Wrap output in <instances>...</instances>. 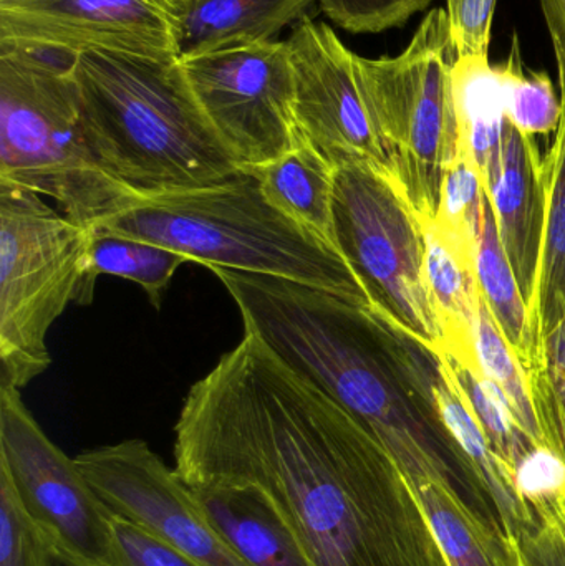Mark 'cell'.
<instances>
[{"label":"cell","mask_w":565,"mask_h":566,"mask_svg":"<svg viewBox=\"0 0 565 566\" xmlns=\"http://www.w3.org/2000/svg\"><path fill=\"white\" fill-rule=\"evenodd\" d=\"M175 471L258 499L314 566H451L380 439L251 333L189 389Z\"/></svg>","instance_id":"obj_1"},{"label":"cell","mask_w":565,"mask_h":566,"mask_svg":"<svg viewBox=\"0 0 565 566\" xmlns=\"http://www.w3.org/2000/svg\"><path fill=\"white\" fill-rule=\"evenodd\" d=\"M211 271L238 305L244 333L374 432L415 488L453 484L498 522L447 436L405 389L372 308L284 279Z\"/></svg>","instance_id":"obj_2"},{"label":"cell","mask_w":565,"mask_h":566,"mask_svg":"<svg viewBox=\"0 0 565 566\" xmlns=\"http://www.w3.org/2000/svg\"><path fill=\"white\" fill-rule=\"evenodd\" d=\"M86 135L100 165L139 198L218 185L241 171L178 59L73 55Z\"/></svg>","instance_id":"obj_3"},{"label":"cell","mask_w":565,"mask_h":566,"mask_svg":"<svg viewBox=\"0 0 565 566\" xmlns=\"http://www.w3.org/2000/svg\"><path fill=\"white\" fill-rule=\"evenodd\" d=\"M95 229L161 245L208 269L284 279L374 308L345 259L279 211L245 169L208 188L139 199Z\"/></svg>","instance_id":"obj_4"},{"label":"cell","mask_w":565,"mask_h":566,"mask_svg":"<svg viewBox=\"0 0 565 566\" xmlns=\"http://www.w3.org/2000/svg\"><path fill=\"white\" fill-rule=\"evenodd\" d=\"M72 60L0 46V181L46 196L65 218L95 229L143 198L100 165Z\"/></svg>","instance_id":"obj_5"},{"label":"cell","mask_w":565,"mask_h":566,"mask_svg":"<svg viewBox=\"0 0 565 566\" xmlns=\"http://www.w3.org/2000/svg\"><path fill=\"white\" fill-rule=\"evenodd\" d=\"M458 59L443 7L427 12L398 55L355 56L390 153L391 176L423 228L437 218L444 172L460 156L453 86Z\"/></svg>","instance_id":"obj_6"},{"label":"cell","mask_w":565,"mask_h":566,"mask_svg":"<svg viewBox=\"0 0 565 566\" xmlns=\"http://www.w3.org/2000/svg\"><path fill=\"white\" fill-rule=\"evenodd\" d=\"M90 239L42 196L0 181V385L23 388L49 368L46 335L75 302Z\"/></svg>","instance_id":"obj_7"},{"label":"cell","mask_w":565,"mask_h":566,"mask_svg":"<svg viewBox=\"0 0 565 566\" xmlns=\"http://www.w3.org/2000/svg\"><path fill=\"white\" fill-rule=\"evenodd\" d=\"M335 245L370 296L374 308L397 319L431 349L443 333L425 274V229L387 169H337Z\"/></svg>","instance_id":"obj_8"},{"label":"cell","mask_w":565,"mask_h":566,"mask_svg":"<svg viewBox=\"0 0 565 566\" xmlns=\"http://www.w3.org/2000/svg\"><path fill=\"white\" fill-rule=\"evenodd\" d=\"M179 62L192 95L239 168L274 161L297 145L287 42L249 43Z\"/></svg>","instance_id":"obj_9"},{"label":"cell","mask_w":565,"mask_h":566,"mask_svg":"<svg viewBox=\"0 0 565 566\" xmlns=\"http://www.w3.org/2000/svg\"><path fill=\"white\" fill-rule=\"evenodd\" d=\"M0 469L53 547L86 566L108 562L112 512L90 488L75 459L40 428L20 389L6 385H0Z\"/></svg>","instance_id":"obj_10"},{"label":"cell","mask_w":565,"mask_h":566,"mask_svg":"<svg viewBox=\"0 0 565 566\" xmlns=\"http://www.w3.org/2000/svg\"><path fill=\"white\" fill-rule=\"evenodd\" d=\"M76 464L116 517L201 566L249 565L209 524L195 492L142 439L90 449Z\"/></svg>","instance_id":"obj_11"},{"label":"cell","mask_w":565,"mask_h":566,"mask_svg":"<svg viewBox=\"0 0 565 566\" xmlns=\"http://www.w3.org/2000/svg\"><path fill=\"white\" fill-rule=\"evenodd\" d=\"M299 135L335 169L370 165L391 172V158L358 78L355 56L335 30L304 17L287 40Z\"/></svg>","instance_id":"obj_12"},{"label":"cell","mask_w":565,"mask_h":566,"mask_svg":"<svg viewBox=\"0 0 565 566\" xmlns=\"http://www.w3.org/2000/svg\"><path fill=\"white\" fill-rule=\"evenodd\" d=\"M0 46L178 59L172 0H7Z\"/></svg>","instance_id":"obj_13"},{"label":"cell","mask_w":565,"mask_h":566,"mask_svg":"<svg viewBox=\"0 0 565 566\" xmlns=\"http://www.w3.org/2000/svg\"><path fill=\"white\" fill-rule=\"evenodd\" d=\"M496 219L498 234L530 305L543 248L546 198L543 155L536 138L504 123L500 168L486 189Z\"/></svg>","instance_id":"obj_14"},{"label":"cell","mask_w":565,"mask_h":566,"mask_svg":"<svg viewBox=\"0 0 565 566\" xmlns=\"http://www.w3.org/2000/svg\"><path fill=\"white\" fill-rule=\"evenodd\" d=\"M314 0H172L178 60L271 42L307 17Z\"/></svg>","instance_id":"obj_15"},{"label":"cell","mask_w":565,"mask_h":566,"mask_svg":"<svg viewBox=\"0 0 565 566\" xmlns=\"http://www.w3.org/2000/svg\"><path fill=\"white\" fill-rule=\"evenodd\" d=\"M244 169L255 176L265 198L279 211L337 251L334 224L337 169L302 136L281 158Z\"/></svg>","instance_id":"obj_16"},{"label":"cell","mask_w":565,"mask_h":566,"mask_svg":"<svg viewBox=\"0 0 565 566\" xmlns=\"http://www.w3.org/2000/svg\"><path fill=\"white\" fill-rule=\"evenodd\" d=\"M415 489L451 566H520L516 541L453 484Z\"/></svg>","instance_id":"obj_17"},{"label":"cell","mask_w":565,"mask_h":566,"mask_svg":"<svg viewBox=\"0 0 565 566\" xmlns=\"http://www.w3.org/2000/svg\"><path fill=\"white\" fill-rule=\"evenodd\" d=\"M561 105L559 128L554 133V142L546 155H543L546 219L536 283L527 305L533 343L531 366L551 329L565 315V102Z\"/></svg>","instance_id":"obj_18"},{"label":"cell","mask_w":565,"mask_h":566,"mask_svg":"<svg viewBox=\"0 0 565 566\" xmlns=\"http://www.w3.org/2000/svg\"><path fill=\"white\" fill-rule=\"evenodd\" d=\"M460 128V155L480 172L484 191L500 168L503 142L504 86L490 56H460L453 75Z\"/></svg>","instance_id":"obj_19"},{"label":"cell","mask_w":565,"mask_h":566,"mask_svg":"<svg viewBox=\"0 0 565 566\" xmlns=\"http://www.w3.org/2000/svg\"><path fill=\"white\" fill-rule=\"evenodd\" d=\"M423 229L427 244L425 274L443 333L441 352L464 365L480 368L474 349V323L481 298L477 262L451 248L433 226Z\"/></svg>","instance_id":"obj_20"},{"label":"cell","mask_w":565,"mask_h":566,"mask_svg":"<svg viewBox=\"0 0 565 566\" xmlns=\"http://www.w3.org/2000/svg\"><path fill=\"white\" fill-rule=\"evenodd\" d=\"M216 532L252 566H314L264 504L236 491H192Z\"/></svg>","instance_id":"obj_21"},{"label":"cell","mask_w":565,"mask_h":566,"mask_svg":"<svg viewBox=\"0 0 565 566\" xmlns=\"http://www.w3.org/2000/svg\"><path fill=\"white\" fill-rule=\"evenodd\" d=\"M186 262L189 261L185 255L161 245L92 229L85 274L73 303L90 305L100 275H115L138 283L149 303L159 310L166 289Z\"/></svg>","instance_id":"obj_22"},{"label":"cell","mask_w":565,"mask_h":566,"mask_svg":"<svg viewBox=\"0 0 565 566\" xmlns=\"http://www.w3.org/2000/svg\"><path fill=\"white\" fill-rule=\"evenodd\" d=\"M477 275L484 303L527 371L533 361L530 312L501 244L496 219L488 195L484 198L478 228Z\"/></svg>","instance_id":"obj_23"},{"label":"cell","mask_w":565,"mask_h":566,"mask_svg":"<svg viewBox=\"0 0 565 566\" xmlns=\"http://www.w3.org/2000/svg\"><path fill=\"white\" fill-rule=\"evenodd\" d=\"M441 352V349H438ZM453 371L458 386L463 391L474 418L480 422L491 449L516 484V468L534 446L524 436L514 418L506 395L481 373L480 368L464 365L448 353L441 352ZM517 488V485H516Z\"/></svg>","instance_id":"obj_24"},{"label":"cell","mask_w":565,"mask_h":566,"mask_svg":"<svg viewBox=\"0 0 565 566\" xmlns=\"http://www.w3.org/2000/svg\"><path fill=\"white\" fill-rule=\"evenodd\" d=\"M474 349L481 373L506 395L521 431L534 446H544L531 398L530 376L520 356L491 315L483 295L478 305L474 323Z\"/></svg>","instance_id":"obj_25"},{"label":"cell","mask_w":565,"mask_h":566,"mask_svg":"<svg viewBox=\"0 0 565 566\" xmlns=\"http://www.w3.org/2000/svg\"><path fill=\"white\" fill-rule=\"evenodd\" d=\"M510 56L498 66L504 86V115L523 135L547 136L559 128L563 105L553 80L544 72L527 73L524 69L517 35Z\"/></svg>","instance_id":"obj_26"},{"label":"cell","mask_w":565,"mask_h":566,"mask_svg":"<svg viewBox=\"0 0 565 566\" xmlns=\"http://www.w3.org/2000/svg\"><path fill=\"white\" fill-rule=\"evenodd\" d=\"M484 198L486 191L480 172L460 155L444 172L440 208L435 221L430 222L451 248L474 262Z\"/></svg>","instance_id":"obj_27"},{"label":"cell","mask_w":565,"mask_h":566,"mask_svg":"<svg viewBox=\"0 0 565 566\" xmlns=\"http://www.w3.org/2000/svg\"><path fill=\"white\" fill-rule=\"evenodd\" d=\"M55 551L0 469V566H53Z\"/></svg>","instance_id":"obj_28"},{"label":"cell","mask_w":565,"mask_h":566,"mask_svg":"<svg viewBox=\"0 0 565 566\" xmlns=\"http://www.w3.org/2000/svg\"><path fill=\"white\" fill-rule=\"evenodd\" d=\"M322 12L350 33H381L407 25L433 0H315Z\"/></svg>","instance_id":"obj_29"},{"label":"cell","mask_w":565,"mask_h":566,"mask_svg":"<svg viewBox=\"0 0 565 566\" xmlns=\"http://www.w3.org/2000/svg\"><path fill=\"white\" fill-rule=\"evenodd\" d=\"M533 511V521L514 538L520 566H565L564 502H543Z\"/></svg>","instance_id":"obj_30"},{"label":"cell","mask_w":565,"mask_h":566,"mask_svg":"<svg viewBox=\"0 0 565 566\" xmlns=\"http://www.w3.org/2000/svg\"><path fill=\"white\" fill-rule=\"evenodd\" d=\"M112 554L103 566H201L125 518L112 515Z\"/></svg>","instance_id":"obj_31"},{"label":"cell","mask_w":565,"mask_h":566,"mask_svg":"<svg viewBox=\"0 0 565 566\" xmlns=\"http://www.w3.org/2000/svg\"><path fill=\"white\" fill-rule=\"evenodd\" d=\"M460 56H490L494 13L500 0H444Z\"/></svg>","instance_id":"obj_32"},{"label":"cell","mask_w":565,"mask_h":566,"mask_svg":"<svg viewBox=\"0 0 565 566\" xmlns=\"http://www.w3.org/2000/svg\"><path fill=\"white\" fill-rule=\"evenodd\" d=\"M527 376L544 446L565 465V389L543 368L527 369Z\"/></svg>","instance_id":"obj_33"},{"label":"cell","mask_w":565,"mask_h":566,"mask_svg":"<svg viewBox=\"0 0 565 566\" xmlns=\"http://www.w3.org/2000/svg\"><path fill=\"white\" fill-rule=\"evenodd\" d=\"M540 6L553 43L561 102H565V0H540Z\"/></svg>","instance_id":"obj_34"},{"label":"cell","mask_w":565,"mask_h":566,"mask_svg":"<svg viewBox=\"0 0 565 566\" xmlns=\"http://www.w3.org/2000/svg\"><path fill=\"white\" fill-rule=\"evenodd\" d=\"M531 368H543L565 389V315L544 339Z\"/></svg>","instance_id":"obj_35"},{"label":"cell","mask_w":565,"mask_h":566,"mask_svg":"<svg viewBox=\"0 0 565 566\" xmlns=\"http://www.w3.org/2000/svg\"><path fill=\"white\" fill-rule=\"evenodd\" d=\"M55 551V564L53 566H86L82 564V562L73 558L72 555L66 554V552L59 551V548L53 547Z\"/></svg>","instance_id":"obj_36"},{"label":"cell","mask_w":565,"mask_h":566,"mask_svg":"<svg viewBox=\"0 0 565 566\" xmlns=\"http://www.w3.org/2000/svg\"><path fill=\"white\" fill-rule=\"evenodd\" d=\"M0 2H7V0H0Z\"/></svg>","instance_id":"obj_37"},{"label":"cell","mask_w":565,"mask_h":566,"mask_svg":"<svg viewBox=\"0 0 565 566\" xmlns=\"http://www.w3.org/2000/svg\"><path fill=\"white\" fill-rule=\"evenodd\" d=\"M564 507H565V504H564Z\"/></svg>","instance_id":"obj_38"}]
</instances>
